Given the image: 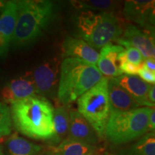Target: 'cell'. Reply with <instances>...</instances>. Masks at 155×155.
Listing matches in <instances>:
<instances>
[{"label": "cell", "mask_w": 155, "mask_h": 155, "mask_svg": "<svg viewBox=\"0 0 155 155\" xmlns=\"http://www.w3.org/2000/svg\"><path fill=\"white\" fill-rule=\"evenodd\" d=\"M53 112L51 102L38 95L11 104V119L17 130L29 138L48 144L54 136Z\"/></svg>", "instance_id": "1"}, {"label": "cell", "mask_w": 155, "mask_h": 155, "mask_svg": "<svg viewBox=\"0 0 155 155\" xmlns=\"http://www.w3.org/2000/svg\"><path fill=\"white\" fill-rule=\"evenodd\" d=\"M18 15L11 45L28 47L38 40L53 20L55 5L48 0L17 1Z\"/></svg>", "instance_id": "2"}, {"label": "cell", "mask_w": 155, "mask_h": 155, "mask_svg": "<svg viewBox=\"0 0 155 155\" xmlns=\"http://www.w3.org/2000/svg\"><path fill=\"white\" fill-rule=\"evenodd\" d=\"M102 78L96 65L78 58H65L61 65L58 99L63 106L69 105Z\"/></svg>", "instance_id": "3"}, {"label": "cell", "mask_w": 155, "mask_h": 155, "mask_svg": "<svg viewBox=\"0 0 155 155\" xmlns=\"http://www.w3.org/2000/svg\"><path fill=\"white\" fill-rule=\"evenodd\" d=\"M75 25L80 38L94 49L116 41L124 31L118 17L109 12L83 10L76 17Z\"/></svg>", "instance_id": "4"}, {"label": "cell", "mask_w": 155, "mask_h": 155, "mask_svg": "<svg viewBox=\"0 0 155 155\" xmlns=\"http://www.w3.org/2000/svg\"><path fill=\"white\" fill-rule=\"evenodd\" d=\"M152 108H137L131 111H111L105 137L114 144H123L138 139L149 132L148 120Z\"/></svg>", "instance_id": "5"}, {"label": "cell", "mask_w": 155, "mask_h": 155, "mask_svg": "<svg viewBox=\"0 0 155 155\" xmlns=\"http://www.w3.org/2000/svg\"><path fill=\"white\" fill-rule=\"evenodd\" d=\"M108 78H103L96 86L78 98V111L91 126L100 139L105 138L111 104L108 97Z\"/></svg>", "instance_id": "6"}, {"label": "cell", "mask_w": 155, "mask_h": 155, "mask_svg": "<svg viewBox=\"0 0 155 155\" xmlns=\"http://www.w3.org/2000/svg\"><path fill=\"white\" fill-rule=\"evenodd\" d=\"M61 62L53 58L40 64L32 73L37 94L48 98H55L58 95Z\"/></svg>", "instance_id": "7"}, {"label": "cell", "mask_w": 155, "mask_h": 155, "mask_svg": "<svg viewBox=\"0 0 155 155\" xmlns=\"http://www.w3.org/2000/svg\"><path fill=\"white\" fill-rule=\"evenodd\" d=\"M154 29L141 28L129 24L125 27L121 36L116 40L124 48L133 47L141 53L144 59H154Z\"/></svg>", "instance_id": "8"}, {"label": "cell", "mask_w": 155, "mask_h": 155, "mask_svg": "<svg viewBox=\"0 0 155 155\" xmlns=\"http://www.w3.org/2000/svg\"><path fill=\"white\" fill-rule=\"evenodd\" d=\"M155 1L129 0L124 2L123 13L126 18L139 27L154 29Z\"/></svg>", "instance_id": "9"}, {"label": "cell", "mask_w": 155, "mask_h": 155, "mask_svg": "<svg viewBox=\"0 0 155 155\" xmlns=\"http://www.w3.org/2000/svg\"><path fill=\"white\" fill-rule=\"evenodd\" d=\"M37 94L32 73L28 72L17 78L12 79L4 86L1 98L4 104H13Z\"/></svg>", "instance_id": "10"}, {"label": "cell", "mask_w": 155, "mask_h": 155, "mask_svg": "<svg viewBox=\"0 0 155 155\" xmlns=\"http://www.w3.org/2000/svg\"><path fill=\"white\" fill-rule=\"evenodd\" d=\"M18 15L17 1H8L0 15V58L7 57Z\"/></svg>", "instance_id": "11"}, {"label": "cell", "mask_w": 155, "mask_h": 155, "mask_svg": "<svg viewBox=\"0 0 155 155\" xmlns=\"http://www.w3.org/2000/svg\"><path fill=\"white\" fill-rule=\"evenodd\" d=\"M69 115L70 125L67 139L96 146L100 138L88 121L75 108L70 109Z\"/></svg>", "instance_id": "12"}, {"label": "cell", "mask_w": 155, "mask_h": 155, "mask_svg": "<svg viewBox=\"0 0 155 155\" xmlns=\"http://www.w3.org/2000/svg\"><path fill=\"white\" fill-rule=\"evenodd\" d=\"M114 78L139 106L154 107V105L150 101L148 98L152 85L144 82L137 75H121Z\"/></svg>", "instance_id": "13"}, {"label": "cell", "mask_w": 155, "mask_h": 155, "mask_svg": "<svg viewBox=\"0 0 155 155\" xmlns=\"http://www.w3.org/2000/svg\"><path fill=\"white\" fill-rule=\"evenodd\" d=\"M62 50L65 58H78L94 65L99 57V53L80 38L67 37L62 44Z\"/></svg>", "instance_id": "14"}, {"label": "cell", "mask_w": 155, "mask_h": 155, "mask_svg": "<svg viewBox=\"0 0 155 155\" xmlns=\"http://www.w3.org/2000/svg\"><path fill=\"white\" fill-rule=\"evenodd\" d=\"M125 48L119 45L109 43L101 48L99 53L97 68L102 75L108 78H116L123 75L119 69L118 58Z\"/></svg>", "instance_id": "15"}, {"label": "cell", "mask_w": 155, "mask_h": 155, "mask_svg": "<svg viewBox=\"0 0 155 155\" xmlns=\"http://www.w3.org/2000/svg\"><path fill=\"white\" fill-rule=\"evenodd\" d=\"M9 155H51V147H44L14 134L7 140Z\"/></svg>", "instance_id": "16"}, {"label": "cell", "mask_w": 155, "mask_h": 155, "mask_svg": "<svg viewBox=\"0 0 155 155\" xmlns=\"http://www.w3.org/2000/svg\"><path fill=\"white\" fill-rule=\"evenodd\" d=\"M108 89L111 111H131L140 106L120 86L114 78L108 79Z\"/></svg>", "instance_id": "17"}, {"label": "cell", "mask_w": 155, "mask_h": 155, "mask_svg": "<svg viewBox=\"0 0 155 155\" xmlns=\"http://www.w3.org/2000/svg\"><path fill=\"white\" fill-rule=\"evenodd\" d=\"M70 115L66 106H58L53 112V138L50 147H56L67 139L69 131Z\"/></svg>", "instance_id": "18"}, {"label": "cell", "mask_w": 155, "mask_h": 155, "mask_svg": "<svg viewBox=\"0 0 155 155\" xmlns=\"http://www.w3.org/2000/svg\"><path fill=\"white\" fill-rule=\"evenodd\" d=\"M51 147V155H96L99 154L98 147L66 139L56 147Z\"/></svg>", "instance_id": "19"}, {"label": "cell", "mask_w": 155, "mask_h": 155, "mask_svg": "<svg viewBox=\"0 0 155 155\" xmlns=\"http://www.w3.org/2000/svg\"><path fill=\"white\" fill-rule=\"evenodd\" d=\"M119 155H155V134L148 132L130 147L121 151Z\"/></svg>", "instance_id": "20"}, {"label": "cell", "mask_w": 155, "mask_h": 155, "mask_svg": "<svg viewBox=\"0 0 155 155\" xmlns=\"http://www.w3.org/2000/svg\"><path fill=\"white\" fill-rule=\"evenodd\" d=\"M73 5L83 10H97L101 12L113 13L117 5L116 2L106 1V0H95V1H75L72 2Z\"/></svg>", "instance_id": "21"}, {"label": "cell", "mask_w": 155, "mask_h": 155, "mask_svg": "<svg viewBox=\"0 0 155 155\" xmlns=\"http://www.w3.org/2000/svg\"><path fill=\"white\" fill-rule=\"evenodd\" d=\"M12 131L10 109L7 104L0 102V138L8 136Z\"/></svg>", "instance_id": "22"}, {"label": "cell", "mask_w": 155, "mask_h": 155, "mask_svg": "<svg viewBox=\"0 0 155 155\" xmlns=\"http://www.w3.org/2000/svg\"><path fill=\"white\" fill-rule=\"evenodd\" d=\"M126 48L127 50L119 54V58H118L119 63L124 61H127L129 63L138 65L144 62V58L138 50L133 47H127Z\"/></svg>", "instance_id": "23"}, {"label": "cell", "mask_w": 155, "mask_h": 155, "mask_svg": "<svg viewBox=\"0 0 155 155\" xmlns=\"http://www.w3.org/2000/svg\"><path fill=\"white\" fill-rule=\"evenodd\" d=\"M143 63L140 65H134L127 61H124L119 63V69L122 73H126L128 75H138L139 70L141 68Z\"/></svg>", "instance_id": "24"}, {"label": "cell", "mask_w": 155, "mask_h": 155, "mask_svg": "<svg viewBox=\"0 0 155 155\" xmlns=\"http://www.w3.org/2000/svg\"><path fill=\"white\" fill-rule=\"evenodd\" d=\"M138 75L140 76V78L144 82L150 83V85H154L155 83V73L151 72L147 70L144 65H142L141 68L139 70Z\"/></svg>", "instance_id": "25"}, {"label": "cell", "mask_w": 155, "mask_h": 155, "mask_svg": "<svg viewBox=\"0 0 155 155\" xmlns=\"http://www.w3.org/2000/svg\"><path fill=\"white\" fill-rule=\"evenodd\" d=\"M149 132H154L155 131V111L154 108H151L148 120Z\"/></svg>", "instance_id": "26"}, {"label": "cell", "mask_w": 155, "mask_h": 155, "mask_svg": "<svg viewBox=\"0 0 155 155\" xmlns=\"http://www.w3.org/2000/svg\"><path fill=\"white\" fill-rule=\"evenodd\" d=\"M143 65L151 72L155 73V61L154 59H145L143 62Z\"/></svg>", "instance_id": "27"}, {"label": "cell", "mask_w": 155, "mask_h": 155, "mask_svg": "<svg viewBox=\"0 0 155 155\" xmlns=\"http://www.w3.org/2000/svg\"><path fill=\"white\" fill-rule=\"evenodd\" d=\"M148 98L150 101L152 103V104L154 105L155 103V86L154 85H152L151 88L150 89V91H149V95Z\"/></svg>", "instance_id": "28"}, {"label": "cell", "mask_w": 155, "mask_h": 155, "mask_svg": "<svg viewBox=\"0 0 155 155\" xmlns=\"http://www.w3.org/2000/svg\"><path fill=\"white\" fill-rule=\"evenodd\" d=\"M7 1H2V0H0V12H2L4 9H5L6 5H7Z\"/></svg>", "instance_id": "29"}, {"label": "cell", "mask_w": 155, "mask_h": 155, "mask_svg": "<svg viewBox=\"0 0 155 155\" xmlns=\"http://www.w3.org/2000/svg\"><path fill=\"white\" fill-rule=\"evenodd\" d=\"M0 155H3V152H2V147L0 144Z\"/></svg>", "instance_id": "30"}, {"label": "cell", "mask_w": 155, "mask_h": 155, "mask_svg": "<svg viewBox=\"0 0 155 155\" xmlns=\"http://www.w3.org/2000/svg\"><path fill=\"white\" fill-rule=\"evenodd\" d=\"M96 155H101L100 154H96Z\"/></svg>", "instance_id": "31"}, {"label": "cell", "mask_w": 155, "mask_h": 155, "mask_svg": "<svg viewBox=\"0 0 155 155\" xmlns=\"http://www.w3.org/2000/svg\"><path fill=\"white\" fill-rule=\"evenodd\" d=\"M3 155H5V154H3Z\"/></svg>", "instance_id": "32"}]
</instances>
